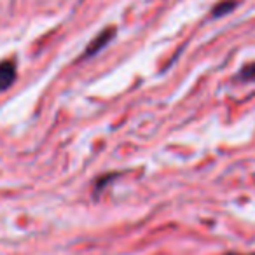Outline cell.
I'll list each match as a JSON object with an SVG mask.
<instances>
[{
	"mask_svg": "<svg viewBox=\"0 0 255 255\" xmlns=\"http://www.w3.org/2000/svg\"><path fill=\"white\" fill-rule=\"evenodd\" d=\"M16 79V67L12 61H2L0 63V91L7 89Z\"/></svg>",
	"mask_w": 255,
	"mask_h": 255,
	"instance_id": "1",
	"label": "cell"
},
{
	"mask_svg": "<svg viewBox=\"0 0 255 255\" xmlns=\"http://www.w3.org/2000/svg\"><path fill=\"white\" fill-rule=\"evenodd\" d=\"M114 35H116V28H107L105 32H102L91 44H89V47L84 53V56H93V54H96L100 49H103V47L110 42V39H112Z\"/></svg>",
	"mask_w": 255,
	"mask_h": 255,
	"instance_id": "2",
	"label": "cell"
},
{
	"mask_svg": "<svg viewBox=\"0 0 255 255\" xmlns=\"http://www.w3.org/2000/svg\"><path fill=\"white\" fill-rule=\"evenodd\" d=\"M236 7V2L234 0H227V2H222V4H219L215 9H213V16L215 18H220V16H226L229 14L233 9Z\"/></svg>",
	"mask_w": 255,
	"mask_h": 255,
	"instance_id": "3",
	"label": "cell"
},
{
	"mask_svg": "<svg viewBox=\"0 0 255 255\" xmlns=\"http://www.w3.org/2000/svg\"><path fill=\"white\" fill-rule=\"evenodd\" d=\"M229 255H240V254H229ZM252 255H255V254H252Z\"/></svg>",
	"mask_w": 255,
	"mask_h": 255,
	"instance_id": "4",
	"label": "cell"
}]
</instances>
